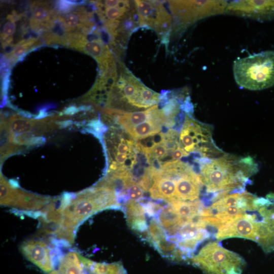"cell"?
<instances>
[{
    "label": "cell",
    "instance_id": "obj_20",
    "mask_svg": "<svg viewBox=\"0 0 274 274\" xmlns=\"http://www.w3.org/2000/svg\"><path fill=\"white\" fill-rule=\"evenodd\" d=\"M154 218L165 231L180 227L186 221L180 217L170 203L162 207Z\"/></svg>",
    "mask_w": 274,
    "mask_h": 274
},
{
    "label": "cell",
    "instance_id": "obj_13",
    "mask_svg": "<svg viewBox=\"0 0 274 274\" xmlns=\"http://www.w3.org/2000/svg\"><path fill=\"white\" fill-rule=\"evenodd\" d=\"M202 186L199 175L189 166L177 180L174 200L193 201L198 199Z\"/></svg>",
    "mask_w": 274,
    "mask_h": 274
},
{
    "label": "cell",
    "instance_id": "obj_31",
    "mask_svg": "<svg viewBox=\"0 0 274 274\" xmlns=\"http://www.w3.org/2000/svg\"><path fill=\"white\" fill-rule=\"evenodd\" d=\"M77 111V109L75 107H70L65 110L64 113L66 114H73Z\"/></svg>",
    "mask_w": 274,
    "mask_h": 274
},
{
    "label": "cell",
    "instance_id": "obj_25",
    "mask_svg": "<svg viewBox=\"0 0 274 274\" xmlns=\"http://www.w3.org/2000/svg\"><path fill=\"white\" fill-rule=\"evenodd\" d=\"M145 190L139 183H133L125 190V192L130 200H139L143 198Z\"/></svg>",
    "mask_w": 274,
    "mask_h": 274
},
{
    "label": "cell",
    "instance_id": "obj_1",
    "mask_svg": "<svg viewBox=\"0 0 274 274\" xmlns=\"http://www.w3.org/2000/svg\"><path fill=\"white\" fill-rule=\"evenodd\" d=\"M54 206L59 223L53 235L71 244L77 228L86 219L105 209H122L115 191L99 185L76 194H64L54 200Z\"/></svg>",
    "mask_w": 274,
    "mask_h": 274
},
{
    "label": "cell",
    "instance_id": "obj_11",
    "mask_svg": "<svg viewBox=\"0 0 274 274\" xmlns=\"http://www.w3.org/2000/svg\"><path fill=\"white\" fill-rule=\"evenodd\" d=\"M225 13L258 21L274 19V1H234L228 3Z\"/></svg>",
    "mask_w": 274,
    "mask_h": 274
},
{
    "label": "cell",
    "instance_id": "obj_21",
    "mask_svg": "<svg viewBox=\"0 0 274 274\" xmlns=\"http://www.w3.org/2000/svg\"><path fill=\"white\" fill-rule=\"evenodd\" d=\"M55 14L50 10L46 4L43 3H34L31 6V16L30 26L33 29H39L41 27L44 28Z\"/></svg>",
    "mask_w": 274,
    "mask_h": 274
},
{
    "label": "cell",
    "instance_id": "obj_30",
    "mask_svg": "<svg viewBox=\"0 0 274 274\" xmlns=\"http://www.w3.org/2000/svg\"><path fill=\"white\" fill-rule=\"evenodd\" d=\"M9 74H8L5 76V80L3 82V92L5 94L6 93L7 91V89L8 88V85H9Z\"/></svg>",
    "mask_w": 274,
    "mask_h": 274
},
{
    "label": "cell",
    "instance_id": "obj_28",
    "mask_svg": "<svg viewBox=\"0 0 274 274\" xmlns=\"http://www.w3.org/2000/svg\"><path fill=\"white\" fill-rule=\"evenodd\" d=\"M80 258L83 266L84 274H96L91 267L90 260L81 255Z\"/></svg>",
    "mask_w": 274,
    "mask_h": 274
},
{
    "label": "cell",
    "instance_id": "obj_2",
    "mask_svg": "<svg viewBox=\"0 0 274 274\" xmlns=\"http://www.w3.org/2000/svg\"><path fill=\"white\" fill-rule=\"evenodd\" d=\"M199 163L198 175L212 202L230 193L245 191L249 178L258 170L250 157L240 158L223 154L213 158H202Z\"/></svg>",
    "mask_w": 274,
    "mask_h": 274
},
{
    "label": "cell",
    "instance_id": "obj_3",
    "mask_svg": "<svg viewBox=\"0 0 274 274\" xmlns=\"http://www.w3.org/2000/svg\"><path fill=\"white\" fill-rule=\"evenodd\" d=\"M233 73L241 88L261 90L273 86L274 51H262L236 59L233 62Z\"/></svg>",
    "mask_w": 274,
    "mask_h": 274
},
{
    "label": "cell",
    "instance_id": "obj_17",
    "mask_svg": "<svg viewBox=\"0 0 274 274\" xmlns=\"http://www.w3.org/2000/svg\"><path fill=\"white\" fill-rule=\"evenodd\" d=\"M97 12L103 23L107 21H121L130 10V3L128 1H121L116 6L106 7L101 1L96 3Z\"/></svg>",
    "mask_w": 274,
    "mask_h": 274
},
{
    "label": "cell",
    "instance_id": "obj_6",
    "mask_svg": "<svg viewBox=\"0 0 274 274\" xmlns=\"http://www.w3.org/2000/svg\"><path fill=\"white\" fill-rule=\"evenodd\" d=\"M256 196L246 191L228 194L205 207L201 216L216 232L223 224L254 208Z\"/></svg>",
    "mask_w": 274,
    "mask_h": 274
},
{
    "label": "cell",
    "instance_id": "obj_23",
    "mask_svg": "<svg viewBox=\"0 0 274 274\" xmlns=\"http://www.w3.org/2000/svg\"><path fill=\"white\" fill-rule=\"evenodd\" d=\"M36 42V40L34 38L29 39L26 40H22L15 45L14 49L10 53L7 55V58L12 63H14L20 57L24 55L25 53L29 50V48Z\"/></svg>",
    "mask_w": 274,
    "mask_h": 274
},
{
    "label": "cell",
    "instance_id": "obj_4",
    "mask_svg": "<svg viewBox=\"0 0 274 274\" xmlns=\"http://www.w3.org/2000/svg\"><path fill=\"white\" fill-rule=\"evenodd\" d=\"M108 99L110 105L117 100L124 110L127 108L147 109L156 105L161 100V95L145 86L121 63Z\"/></svg>",
    "mask_w": 274,
    "mask_h": 274
},
{
    "label": "cell",
    "instance_id": "obj_12",
    "mask_svg": "<svg viewBox=\"0 0 274 274\" xmlns=\"http://www.w3.org/2000/svg\"><path fill=\"white\" fill-rule=\"evenodd\" d=\"M22 255L43 272L49 274L55 268L56 263L50 247L41 239H28L20 246Z\"/></svg>",
    "mask_w": 274,
    "mask_h": 274
},
{
    "label": "cell",
    "instance_id": "obj_29",
    "mask_svg": "<svg viewBox=\"0 0 274 274\" xmlns=\"http://www.w3.org/2000/svg\"><path fill=\"white\" fill-rule=\"evenodd\" d=\"M45 142V139L42 137L32 138L30 141H28V144H42Z\"/></svg>",
    "mask_w": 274,
    "mask_h": 274
},
{
    "label": "cell",
    "instance_id": "obj_10",
    "mask_svg": "<svg viewBox=\"0 0 274 274\" xmlns=\"http://www.w3.org/2000/svg\"><path fill=\"white\" fill-rule=\"evenodd\" d=\"M52 198L33 194L13 186L2 176L1 177V204L19 211L40 212L51 201Z\"/></svg>",
    "mask_w": 274,
    "mask_h": 274
},
{
    "label": "cell",
    "instance_id": "obj_19",
    "mask_svg": "<svg viewBox=\"0 0 274 274\" xmlns=\"http://www.w3.org/2000/svg\"><path fill=\"white\" fill-rule=\"evenodd\" d=\"M177 214L185 221L194 219L200 216L205 207L199 199L193 201L173 200L169 202Z\"/></svg>",
    "mask_w": 274,
    "mask_h": 274
},
{
    "label": "cell",
    "instance_id": "obj_26",
    "mask_svg": "<svg viewBox=\"0 0 274 274\" xmlns=\"http://www.w3.org/2000/svg\"><path fill=\"white\" fill-rule=\"evenodd\" d=\"M16 25L15 21L10 20L6 22L4 25L3 32L1 35V39L5 41L8 37H11L16 30Z\"/></svg>",
    "mask_w": 274,
    "mask_h": 274
},
{
    "label": "cell",
    "instance_id": "obj_24",
    "mask_svg": "<svg viewBox=\"0 0 274 274\" xmlns=\"http://www.w3.org/2000/svg\"><path fill=\"white\" fill-rule=\"evenodd\" d=\"M33 123L29 120L24 119H13L11 120L10 129L13 133H21L29 131Z\"/></svg>",
    "mask_w": 274,
    "mask_h": 274
},
{
    "label": "cell",
    "instance_id": "obj_5",
    "mask_svg": "<svg viewBox=\"0 0 274 274\" xmlns=\"http://www.w3.org/2000/svg\"><path fill=\"white\" fill-rule=\"evenodd\" d=\"M188 262L205 274H242L246 264L239 254L224 248L217 241L204 245Z\"/></svg>",
    "mask_w": 274,
    "mask_h": 274
},
{
    "label": "cell",
    "instance_id": "obj_9",
    "mask_svg": "<svg viewBox=\"0 0 274 274\" xmlns=\"http://www.w3.org/2000/svg\"><path fill=\"white\" fill-rule=\"evenodd\" d=\"M168 3L174 17L181 27L206 17L225 13L228 5L224 1H170Z\"/></svg>",
    "mask_w": 274,
    "mask_h": 274
},
{
    "label": "cell",
    "instance_id": "obj_27",
    "mask_svg": "<svg viewBox=\"0 0 274 274\" xmlns=\"http://www.w3.org/2000/svg\"><path fill=\"white\" fill-rule=\"evenodd\" d=\"M76 5L72 4L68 1H60L56 3V8L59 12L66 13L72 11Z\"/></svg>",
    "mask_w": 274,
    "mask_h": 274
},
{
    "label": "cell",
    "instance_id": "obj_14",
    "mask_svg": "<svg viewBox=\"0 0 274 274\" xmlns=\"http://www.w3.org/2000/svg\"><path fill=\"white\" fill-rule=\"evenodd\" d=\"M164 125L167 126V120L162 109H159L152 117L125 132L132 139L137 141L158 133Z\"/></svg>",
    "mask_w": 274,
    "mask_h": 274
},
{
    "label": "cell",
    "instance_id": "obj_7",
    "mask_svg": "<svg viewBox=\"0 0 274 274\" xmlns=\"http://www.w3.org/2000/svg\"><path fill=\"white\" fill-rule=\"evenodd\" d=\"M179 140L182 148L189 154L198 152L202 158H213L223 153L214 142L211 126L193 119L188 114L185 116Z\"/></svg>",
    "mask_w": 274,
    "mask_h": 274
},
{
    "label": "cell",
    "instance_id": "obj_18",
    "mask_svg": "<svg viewBox=\"0 0 274 274\" xmlns=\"http://www.w3.org/2000/svg\"><path fill=\"white\" fill-rule=\"evenodd\" d=\"M134 2L140 25L153 28L157 19L158 1Z\"/></svg>",
    "mask_w": 274,
    "mask_h": 274
},
{
    "label": "cell",
    "instance_id": "obj_15",
    "mask_svg": "<svg viewBox=\"0 0 274 274\" xmlns=\"http://www.w3.org/2000/svg\"><path fill=\"white\" fill-rule=\"evenodd\" d=\"M158 105H155L146 110L127 112L117 110H107L109 114L114 113L117 122L126 131L152 117L159 110Z\"/></svg>",
    "mask_w": 274,
    "mask_h": 274
},
{
    "label": "cell",
    "instance_id": "obj_8",
    "mask_svg": "<svg viewBox=\"0 0 274 274\" xmlns=\"http://www.w3.org/2000/svg\"><path fill=\"white\" fill-rule=\"evenodd\" d=\"M248 213L253 224L252 241L265 253L274 251V198L256 197L254 208Z\"/></svg>",
    "mask_w": 274,
    "mask_h": 274
},
{
    "label": "cell",
    "instance_id": "obj_16",
    "mask_svg": "<svg viewBox=\"0 0 274 274\" xmlns=\"http://www.w3.org/2000/svg\"><path fill=\"white\" fill-rule=\"evenodd\" d=\"M49 274H84L80 254L70 251L57 261L55 269Z\"/></svg>",
    "mask_w": 274,
    "mask_h": 274
},
{
    "label": "cell",
    "instance_id": "obj_22",
    "mask_svg": "<svg viewBox=\"0 0 274 274\" xmlns=\"http://www.w3.org/2000/svg\"><path fill=\"white\" fill-rule=\"evenodd\" d=\"M123 210L126 215L127 222L137 219H146L143 207L135 200H128L125 204Z\"/></svg>",
    "mask_w": 274,
    "mask_h": 274
}]
</instances>
